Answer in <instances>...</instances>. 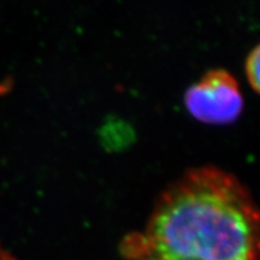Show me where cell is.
<instances>
[{
	"label": "cell",
	"mask_w": 260,
	"mask_h": 260,
	"mask_svg": "<svg viewBox=\"0 0 260 260\" xmlns=\"http://www.w3.org/2000/svg\"><path fill=\"white\" fill-rule=\"evenodd\" d=\"M255 201L236 176L206 165L184 172L155 201L140 232L126 234V260H258Z\"/></svg>",
	"instance_id": "obj_1"
},
{
	"label": "cell",
	"mask_w": 260,
	"mask_h": 260,
	"mask_svg": "<svg viewBox=\"0 0 260 260\" xmlns=\"http://www.w3.org/2000/svg\"><path fill=\"white\" fill-rule=\"evenodd\" d=\"M0 260H17V259H16L11 253L6 251L5 248H3L2 245H0Z\"/></svg>",
	"instance_id": "obj_5"
},
{
	"label": "cell",
	"mask_w": 260,
	"mask_h": 260,
	"mask_svg": "<svg viewBox=\"0 0 260 260\" xmlns=\"http://www.w3.org/2000/svg\"><path fill=\"white\" fill-rule=\"evenodd\" d=\"M259 68H260V48L258 45L249 51L248 56L246 57L245 61V75L247 82H248L251 88L255 93L259 92L260 87V77H259Z\"/></svg>",
	"instance_id": "obj_4"
},
{
	"label": "cell",
	"mask_w": 260,
	"mask_h": 260,
	"mask_svg": "<svg viewBox=\"0 0 260 260\" xmlns=\"http://www.w3.org/2000/svg\"><path fill=\"white\" fill-rule=\"evenodd\" d=\"M183 102L194 119L209 125L232 124L245 106L239 82L224 69L207 71L186 90Z\"/></svg>",
	"instance_id": "obj_2"
},
{
	"label": "cell",
	"mask_w": 260,
	"mask_h": 260,
	"mask_svg": "<svg viewBox=\"0 0 260 260\" xmlns=\"http://www.w3.org/2000/svg\"><path fill=\"white\" fill-rule=\"evenodd\" d=\"M100 138L107 148L118 151V149L125 148L126 145L132 144L134 133L128 124H125V122L112 119L104 124L100 132Z\"/></svg>",
	"instance_id": "obj_3"
}]
</instances>
